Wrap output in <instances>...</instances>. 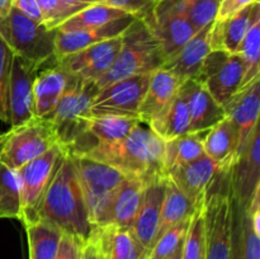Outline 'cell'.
I'll return each mask as SVG.
<instances>
[{
    "label": "cell",
    "mask_w": 260,
    "mask_h": 259,
    "mask_svg": "<svg viewBox=\"0 0 260 259\" xmlns=\"http://www.w3.org/2000/svg\"><path fill=\"white\" fill-rule=\"evenodd\" d=\"M25 218L48 221L57 226L62 234H68L81 243H85L90 238L93 226L89 220L85 197L69 152L63 155L41 202L23 221Z\"/></svg>",
    "instance_id": "cell-1"
},
{
    "label": "cell",
    "mask_w": 260,
    "mask_h": 259,
    "mask_svg": "<svg viewBox=\"0 0 260 259\" xmlns=\"http://www.w3.org/2000/svg\"><path fill=\"white\" fill-rule=\"evenodd\" d=\"M80 156L111 165L126 177L145 183L156 175H168L164 168V141L141 121L122 141L96 145Z\"/></svg>",
    "instance_id": "cell-2"
},
{
    "label": "cell",
    "mask_w": 260,
    "mask_h": 259,
    "mask_svg": "<svg viewBox=\"0 0 260 259\" xmlns=\"http://www.w3.org/2000/svg\"><path fill=\"white\" fill-rule=\"evenodd\" d=\"M161 45L149 25L142 19H135L122 33V47L111 70L96 85L99 89L134 75L152 74L164 63Z\"/></svg>",
    "instance_id": "cell-3"
},
{
    "label": "cell",
    "mask_w": 260,
    "mask_h": 259,
    "mask_svg": "<svg viewBox=\"0 0 260 259\" xmlns=\"http://www.w3.org/2000/svg\"><path fill=\"white\" fill-rule=\"evenodd\" d=\"M229 168L217 170L201 205L206 259H229L231 235Z\"/></svg>",
    "instance_id": "cell-4"
},
{
    "label": "cell",
    "mask_w": 260,
    "mask_h": 259,
    "mask_svg": "<svg viewBox=\"0 0 260 259\" xmlns=\"http://www.w3.org/2000/svg\"><path fill=\"white\" fill-rule=\"evenodd\" d=\"M70 156L85 197L91 226L94 229L109 225L114 193L126 175L104 163L80 155Z\"/></svg>",
    "instance_id": "cell-5"
},
{
    "label": "cell",
    "mask_w": 260,
    "mask_h": 259,
    "mask_svg": "<svg viewBox=\"0 0 260 259\" xmlns=\"http://www.w3.org/2000/svg\"><path fill=\"white\" fill-rule=\"evenodd\" d=\"M0 37L14 55L38 66L55 58L56 29H48L13 7L0 17Z\"/></svg>",
    "instance_id": "cell-6"
},
{
    "label": "cell",
    "mask_w": 260,
    "mask_h": 259,
    "mask_svg": "<svg viewBox=\"0 0 260 259\" xmlns=\"http://www.w3.org/2000/svg\"><path fill=\"white\" fill-rule=\"evenodd\" d=\"M56 144L60 142L53 122L33 117L0 134V163L17 172Z\"/></svg>",
    "instance_id": "cell-7"
},
{
    "label": "cell",
    "mask_w": 260,
    "mask_h": 259,
    "mask_svg": "<svg viewBox=\"0 0 260 259\" xmlns=\"http://www.w3.org/2000/svg\"><path fill=\"white\" fill-rule=\"evenodd\" d=\"M98 91L99 88L95 81L76 78L58 102L51 121L57 130L58 142L65 150L85 130L86 123L91 117V104Z\"/></svg>",
    "instance_id": "cell-8"
},
{
    "label": "cell",
    "mask_w": 260,
    "mask_h": 259,
    "mask_svg": "<svg viewBox=\"0 0 260 259\" xmlns=\"http://www.w3.org/2000/svg\"><path fill=\"white\" fill-rule=\"evenodd\" d=\"M244 65L239 53L211 51L193 80L200 83L218 104H226L240 90Z\"/></svg>",
    "instance_id": "cell-9"
},
{
    "label": "cell",
    "mask_w": 260,
    "mask_h": 259,
    "mask_svg": "<svg viewBox=\"0 0 260 259\" xmlns=\"http://www.w3.org/2000/svg\"><path fill=\"white\" fill-rule=\"evenodd\" d=\"M151 74L134 75L99 89L91 116H119L139 118V108L146 93Z\"/></svg>",
    "instance_id": "cell-10"
},
{
    "label": "cell",
    "mask_w": 260,
    "mask_h": 259,
    "mask_svg": "<svg viewBox=\"0 0 260 259\" xmlns=\"http://www.w3.org/2000/svg\"><path fill=\"white\" fill-rule=\"evenodd\" d=\"M65 152V149L60 144H56L17 170L23 218L32 213L41 202L46 189L60 167Z\"/></svg>",
    "instance_id": "cell-11"
},
{
    "label": "cell",
    "mask_w": 260,
    "mask_h": 259,
    "mask_svg": "<svg viewBox=\"0 0 260 259\" xmlns=\"http://www.w3.org/2000/svg\"><path fill=\"white\" fill-rule=\"evenodd\" d=\"M144 22L159 40L165 60L178 52L198 32L183 14L177 0L157 3L151 17Z\"/></svg>",
    "instance_id": "cell-12"
},
{
    "label": "cell",
    "mask_w": 260,
    "mask_h": 259,
    "mask_svg": "<svg viewBox=\"0 0 260 259\" xmlns=\"http://www.w3.org/2000/svg\"><path fill=\"white\" fill-rule=\"evenodd\" d=\"M230 188L234 197L248 208L256 190L260 189V130L254 127L245 144L229 168Z\"/></svg>",
    "instance_id": "cell-13"
},
{
    "label": "cell",
    "mask_w": 260,
    "mask_h": 259,
    "mask_svg": "<svg viewBox=\"0 0 260 259\" xmlns=\"http://www.w3.org/2000/svg\"><path fill=\"white\" fill-rule=\"evenodd\" d=\"M121 47L122 35L102 41L71 55L55 58V62L81 80L96 83L111 70Z\"/></svg>",
    "instance_id": "cell-14"
},
{
    "label": "cell",
    "mask_w": 260,
    "mask_h": 259,
    "mask_svg": "<svg viewBox=\"0 0 260 259\" xmlns=\"http://www.w3.org/2000/svg\"><path fill=\"white\" fill-rule=\"evenodd\" d=\"M41 66L14 55L8 84V113L10 126L36 117L33 84Z\"/></svg>",
    "instance_id": "cell-15"
},
{
    "label": "cell",
    "mask_w": 260,
    "mask_h": 259,
    "mask_svg": "<svg viewBox=\"0 0 260 259\" xmlns=\"http://www.w3.org/2000/svg\"><path fill=\"white\" fill-rule=\"evenodd\" d=\"M167 179L168 175H156L145 183L144 198L131 226L132 233L149 255L157 240Z\"/></svg>",
    "instance_id": "cell-16"
},
{
    "label": "cell",
    "mask_w": 260,
    "mask_h": 259,
    "mask_svg": "<svg viewBox=\"0 0 260 259\" xmlns=\"http://www.w3.org/2000/svg\"><path fill=\"white\" fill-rule=\"evenodd\" d=\"M33 84V102L36 117L51 119L58 102L68 91L76 76L66 71L55 62L41 66Z\"/></svg>",
    "instance_id": "cell-17"
},
{
    "label": "cell",
    "mask_w": 260,
    "mask_h": 259,
    "mask_svg": "<svg viewBox=\"0 0 260 259\" xmlns=\"http://www.w3.org/2000/svg\"><path fill=\"white\" fill-rule=\"evenodd\" d=\"M132 15H126L119 19L112 20L102 27L89 28V29L70 30V32H60L56 29L55 38V58L71 55L78 51L93 46L102 41L111 40L113 37L121 36L134 20Z\"/></svg>",
    "instance_id": "cell-18"
},
{
    "label": "cell",
    "mask_w": 260,
    "mask_h": 259,
    "mask_svg": "<svg viewBox=\"0 0 260 259\" xmlns=\"http://www.w3.org/2000/svg\"><path fill=\"white\" fill-rule=\"evenodd\" d=\"M223 109L226 112V117L230 119L235 128L239 152L254 127L259 123L260 79L239 90Z\"/></svg>",
    "instance_id": "cell-19"
},
{
    "label": "cell",
    "mask_w": 260,
    "mask_h": 259,
    "mask_svg": "<svg viewBox=\"0 0 260 259\" xmlns=\"http://www.w3.org/2000/svg\"><path fill=\"white\" fill-rule=\"evenodd\" d=\"M212 24L211 23L198 30L178 52L167 58L160 69L169 71L180 83L194 79L205 58L211 52L210 35Z\"/></svg>",
    "instance_id": "cell-20"
},
{
    "label": "cell",
    "mask_w": 260,
    "mask_h": 259,
    "mask_svg": "<svg viewBox=\"0 0 260 259\" xmlns=\"http://www.w3.org/2000/svg\"><path fill=\"white\" fill-rule=\"evenodd\" d=\"M259 17L260 4L256 2L228 19L215 20L210 35L211 51L238 53L249 28Z\"/></svg>",
    "instance_id": "cell-21"
},
{
    "label": "cell",
    "mask_w": 260,
    "mask_h": 259,
    "mask_svg": "<svg viewBox=\"0 0 260 259\" xmlns=\"http://www.w3.org/2000/svg\"><path fill=\"white\" fill-rule=\"evenodd\" d=\"M218 169L220 168L207 155L203 154L193 161L170 169L168 172V177L185 196L201 207L208 185L211 184Z\"/></svg>",
    "instance_id": "cell-22"
},
{
    "label": "cell",
    "mask_w": 260,
    "mask_h": 259,
    "mask_svg": "<svg viewBox=\"0 0 260 259\" xmlns=\"http://www.w3.org/2000/svg\"><path fill=\"white\" fill-rule=\"evenodd\" d=\"M89 239L96 244L106 259H149V253L131 228L116 225L94 228Z\"/></svg>",
    "instance_id": "cell-23"
},
{
    "label": "cell",
    "mask_w": 260,
    "mask_h": 259,
    "mask_svg": "<svg viewBox=\"0 0 260 259\" xmlns=\"http://www.w3.org/2000/svg\"><path fill=\"white\" fill-rule=\"evenodd\" d=\"M189 109V132L208 131L211 127L226 118V112L221 104L196 80L184 81L180 85Z\"/></svg>",
    "instance_id": "cell-24"
},
{
    "label": "cell",
    "mask_w": 260,
    "mask_h": 259,
    "mask_svg": "<svg viewBox=\"0 0 260 259\" xmlns=\"http://www.w3.org/2000/svg\"><path fill=\"white\" fill-rule=\"evenodd\" d=\"M182 84L169 71L164 69L155 70L150 75L146 93L139 108L140 121L149 126L162 112L167 111L168 107L174 101Z\"/></svg>",
    "instance_id": "cell-25"
},
{
    "label": "cell",
    "mask_w": 260,
    "mask_h": 259,
    "mask_svg": "<svg viewBox=\"0 0 260 259\" xmlns=\"http://www.w3.org/2000/svg\"><path fill=\"white\" fill-rule=\"evenodd\" d=\"M231 235L229 259H260V234L254 230L246 208L231 193Z\"/></svg>",
    "instance_id": "cell-26"
},
{
    "label": "cell",
    "mask_w": 260,
    "mask_h": 259,
    "mask_svg": "<svg viewBox=\"0 0 260 259\" xmlns=\"http://www.w3.org/2000/svg\"><path fill=\"white\" fill-rule=\"evenodd\" d=\"M145 182L126 177L114 193L109 225L131 228L144 198Z\"/></svg>",
    "instance_id": "cell-27"
},
{
    "label": "cell",
    "mask_w": 260,
    "mask_h": 259,
    "mask_svg": "<svg viewBox=\"0 0 260 259\" xmlns=\"http://www.w3.org/2000/svg\"><path fill=\"white\" fill-rule=\"evenodd\" d=\"M203 151L220 169L230 167L238 152V136L228 117L208 130Z\"/></svg>",
    "instance_id": "cell-28"
},
{
    "label": "cell",
    "mask_w": 260,
    "mask_h": 259,
    "mask_svg": "<svg viewBox=\"0 0 260 259\" xmlns=\"http://www.w3.org/2000/svg\"><path fill=\"white\" fill-rule=\"evenodd\" d=\"M29 246V259H56L62 231L42 218L23 221Z\"/></svg>",
    "instance_id": "cell-29"
},
{
    "label": "cell",
    "mask_w": 260,
    "mask_h": 259,
    "mask_svg": "<svg viewBox=\"0 0 260 259\" xmlns=\"http://www.w3.org/2000/svg\"><path fill=\"white\" fill-rule=\"evenodd\" d=\"M149 127L162 141H169L189 132V109L182 88H179L167 111L155 118Z\"/></svg>",
    "instance_id": "cell-30"
},
{
    "label": "cell",
    "mask_w": 260,
    "mask_h": 259,
    "mask_svg": "<svg viewBox=\"0 0 260 259\" xmlns=\"http://www.w3.org/2000/svg\"><path fill=\"white\" fill-rule=\"evenodd\" d=\"M200 208L201 207H198L188 196H185L177 187V184L168 177L157 239L164 231H167L172 226L177 225L182 221L189 220L194 215L196 211L200 210Z\"/></svg>",
    "instance_id": "cell-31"
},
{
    "label": "cell",
    "mask_w": 260,
    "mask_h": 259,
    "mask_svg": "<svg viewBox=\"0 0 260 259\" xmlns=\"http://www.w3.org/2000/svg\"><path fill=\"white\" fill-rule=\"evenodd\" d=\"M206 134L207 131L188 132L164 141V168L167 174L173 168L193 161L205 154L203 140Z\"/></svg>",
    "instance_id": "cell-32"
},
{
    "label": "cell",
    "mask_w": 260,
    "mask_h": 259,
    "mask_svg": "<svg viewBox=\"0 0 260 259\" xmlns=\"http://www.w3.org/2000/svg\"><path fill=\"white\" fill-rule=\"evenodd\" d=\"M124 12L116 9V8L108 7L106 4H94L84 8L76 14L71 15L69 19L61 25H58L57 30L60 32H70V30H80L89 29V28L102 27L112 20L119 19V18L126 17Z\"/></svg>",
    "instance_id": "cell-33"
},
{
    "label": "cell",
    "mask_w": 260,
    "mask_h": 259,
    "mask_svg": "<svg viewBox=\"0 0 260 259\" xmlns=\"http://www.w3.org/2000/svg\"><path fill=\"white\" fill-rule=\"evenodd\" d=\"M0 218H18L22 222L20 187L15 170L0 163Z\"/></svg>",
    "instance_id": "cell-34"
},
{
    "label": "cell",
    "mask_w": 260,
    "mask_h": 259,
    "mask_svg": "<svg viewBox=\"0 0 260 259\" xmlns=\"http://www.w3.org/2000/svg\"><path fill=\"white\" fill-rule=\"evenodd\" d=\"M244 65V78L241 89L260 79V17L249 28L238 51Z\"/></svg>",
    "instance_id": "cell-35"
},
{
    "label": "cell",
    "mask_w": 260,
    "mask_h": 259,
    "mask_svg": "<svg viewBox=\"0 0 260 259\" xmlns=\"http://www.w3.org/2000/svg\"><path fill=\"white\" fill-rule=\"evenodd\" d=\"M180 10L197 30L215 22L220 0H177Z\"/></svg>",
    "instance_id": "cell-36"
},
{
    "label": "cell",
    "mask_w": 260,
    "mask_h": 259,
    "mask_svg": "<svg viewBox=\"0 0 260 259\" xmlns=\"http://www.w3.org/2000/svg\"><path fill=\"white\" fill-rule=\"evenodd\" d=\"M190 218L182 221V222L177 223V225L172 226L167 231H164L155 243L149 259H165L167 256L172 255L175 250L182 248L188 228H189Z\"/></svg>",
    "instance_id": "cell-37"
},
{
    "label": "cell",
    "mask_w": 260,
    "mask_h": 259,
    "mask_svg": "<svg viewBox=\"0 0 260 259\" xmlns=\"http://www.w3.org/2000/svg\"><path fill=\"white\" fill-rule=\"evenodd\" d=\"M182 259H206L205 231L201 208L194 212L189 222L182 249Z\"/></svg>",
    "instance_id": "cell-38"
},
{
    "label": "cell",
    "mask_w": 260,
    "mask_h": 259,
    "mask_svg": "<svg viewBox=\"0 0 260 259\" xmlns=\"http://www.w3.org/2000/svg\"><path fill=\"white\" fill-rule=\"evenodd\" d=\"M37 3L43 15V24L48 29H57L58 25L81 10L65 0H37Z\"/></svg>",
    "instance_id": "cell-39"
},
{
    "label": "cell",
    "mask_w": 260,
    "mask_h": 259,
    "mask_svg": "<svg viewBox=\"0 0 260 259\" xmlns=\"http://www.w3.org/2000/svg\"><path fill=\"white\" fill-rule=\"evenodd\" d=\"M13 51L0 37V121L8 123V84H9L10 68L13 61Z\"/></svg>",
    "instance_id": "cell-40"
},
{
    "label": "cell",
    "mask_w": 260,
    "mask_h": 259,
    "mask_svg": "<svg viewBox=\"0 0 260 259\" xmlns=\"http://www.w3.org/2000/svg\"><path fill=\"white\" fill-rule=\"evenodd\" d=\"M102 4L122 10L136 19L147 20L151 17L157 2L156 0H103Z\"/></svg>",
    "instance_id": "cell-41"
},
{
    "label": "cell",
    "mask_w": 260,
    "mask_h": 259,
    "mask_svg": "<svg viewBox=\"0 0 260 259\" xmlns=\"http://www.w3.org/2000/svg\"><path fill=\"white\" fill-rule=\"evenodd\" d=\"M81 241L68 234H62L56 259H80Z\"/></svg>",
    "instance_id": "cell-42"
},
{
    "label": "cell",
    "mask_w": 260,
    "mask_h": 259,
    "mask_svg": "<svg viewBox=\"0 0 260 259\" xmlns=\"http://www.w3.org/2000/svg\"><path fill=\"white\" fill-rule=\"evenodd\" d=\"M256 2H259V0H221L215 20L228 19L240 10H243L244 8L249 7Z\"/></svg>",
    "instance_id": "cell-43"
},
{
    "label": "cell",
    "mask_w": 260,
    "mask_h": 259,
    "mask_svg": "<svg viewBox=\"0 0 260 259\" xmlns=\"http://www.w3.org/2000/svg\"><path fill=\"white\" fill-rule=\"evenodd\" d=\"M12 7L19 10L25 17L43 24V15L37 0H12Z\"/></svg>",
    "instance_id": "cell-44"
},
{
    "label": "cell",
    "mask_w": 260,
    "mask_h": 259,
    "mask_svg": "<svg viewBox=\"0 0 260 259\" xmlns=\"http://www.w3.org/2000/svg\"><path fill=\"white\" fill-rule=\"evenodd\" d=\"M80 259H106L102 254L101 249L96 246L93 240L88 239L85 243L81 244L80 249Z\"/></svg>",
    "instance_id": "cell-45"
},
{
    "label": "cell",
    "mask_w": 260,
    "mask_h": 259,
    "mask_svg": "<svg viewBox=\"0 0 260 259\" xmlns=\"http://www.w3.org/2000/svg\"><path fill=\"white\" fill-rule=\"evenodd\" d=\"M66 3H69L70 5H74V7H78L80 9H84V8L89 7V5L94 4H102L103 0H65Z\"/></svg>",
    "instance_id": "cell-46"
},
{
    "label": "cell",
    "mask_w": 260,
    "mask_h": 259,
    "mask_svg": "<svg viewBox=\"0 0 260 259\" xmlns=\"http://www.w3.org/2000/svg\"><path fill=\"white\" fill-rule=\"evenodd\" d=\"M12 8V0H0V17L7 14Z\"/></svg>",
    "instance_id": "cell-47"
},
{
    "label": "cell",
    "mask_w": 260,
    "mask_h": 259,
    "mask_svg": "<svg viewBox=\"0 0 260 259\" xmlns=\"http://www.w3.org/2000/svg\"><path fill=\"white\" fill-rule=\"evenodd\" d=\"M182 249H183V246H182V248L178 249V250H175L174 253L172 254V255L167 256L165 259H182Z\"/></svg>",
    "instance_id": "cell-48"
},
{
    "label": "cell",
    "mask_w": 260,
    "mask_h": 259,
    "mask_svg": "<svg viewBox=\"0 0 260 259\" xmlns=\"http://www.w3.org/2000/svg\"><path fill=\"white\" fill-rule=\"evenodd\" d=\"M156 2H157V3H160V2H161V0H156Z\"/></svg>",
    "instance_id": "cell-49"
},
{
    "label": "cell",
    "mask_w": 260,
    "mask_h": 259,
    "mask_svg": "<svg viewBox=\"0 0 260 259\" xmlns=\"http://www.w3.org/2000/svg\"><path fill=\"white\" fill-rule=\"evenodd\" d=\"M220 2H221V0H220Z\"/></svg>",
    "instance_id": "cell-50"
}]
</instances>
